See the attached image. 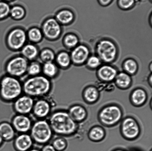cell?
Wrapping results in <instances>:
<instances>
[{
	"instance_id": "6da1fadb",
	"label": "cell",
	"mask_w": 152,
	"mask_h": 151,
	"mask_svg": "<svg viewBox=\"0 0 152 151\" xmlns=\"http://www.w3.org/2000/svg\"><path fill=\"white\" fill-rule=\"evenodd\" d=\"M48 121L53 134L58 136L72 137L78 131L79 124L71 117L67 111H55L50 114Z\"/></svg>"
},
{
	"instance_id": "7a4b0ae2",
	"label": "cell",
	"mask_w": 152,
	"mask_h": 151,
	"mask_svg": "<svg viewBox=\"0 0 152 151\" xmlns=\"http://www.w3.org/2000/svg\"><path fill=\"white\" fill-rule=\"evenodd\" d=\"M22 85L23 94L34 99L47 97L53 87L50 79L41 75L30 77L22 83Z\"/></svg>"
},
{
	"instance_id": "3957f363",
	"label": "cell",
	"mask_w": 152,
	"mask_h": 151,
	"mask_svg": "<svg viewBox=\"0 0 152 151\" xmlns=\"http://www.w3.org/2000/svg\"><path fill=\"white\" fill-rule=\"evenodd\" d=\"M23 94V85L19 78L8 75L0 79V99L6 103H13Z\"/></svg>"
},
{
	"instance_id": "277c9868",
	"label": "cell",
	"mask_w": 152,
	"mask_h": 151,
	"mask_svg": "<svg viewBox=\"0 0 152 151\" xmlns=\"http://www.w3.org/2000/svg\"><path fill=\"white\" fill-rule=\"evenodd\" d=\"M123 116V109L120 105L110 103L104 106L98 111L97 119L103 126L110 128L120 124Z\"/></svg>"
},
{
	"instance_id": "5b68a950",
	"label": "cell",
	"mask_w": 152,
	"mask_h": 151,
	"mask_svg": "<svg viewBox=\"0 0 152 151\" xmlns=\"http://www.w3.org/2000/svg\"><path fill=\"white\" fill-rule=\"evenodd\" d=\"M29 134L34 144L42 146L50 143L54 134L47 119L37 120L33 122Z\"/></svg>"
},
{
	"instance_id": "8992f818",
	"label": "cell",
	"mask_w": 152,
	"mask_h": 151,
	"mask_svg": "<svg viewBox=\"0 0 152 151\" xmlns=\"http://www.w3.org/2000/svg\"><path fill=\"white\" fill-rule=\"evenodd\" d=\"M120 131L122 137L129 141H134L140 137L142 130L137 120L133 116L123 118L120 123Z\"/></svg>"
},
{
	"instance_id": "52a82bcc",
	"label": "cell",
	"mask_w": 152,
	"mask_h": 151,
	"mask_svg": "<svg viewBox=\"0 0 152 151\" xmlns=\"http://www.w3.org/2000/svg\"><path fill=\"white\" fill-rule=\"evenodd\" d=\"M96 56L101 61L109 64L117 59L118 49L116 44L111 40L104 38L97 43L95 47Z\"/></svg>"
},
{
	"instance_id": "ba28073f",
	"label": "cell",
	"mask_w": 152,
	"mask_h": 151,
	"mask_svg": "<svg viewBox=\"0 0 152 151\" xmlns=\"http://www.w3.org/2000/svg\"><path fill=\"white\" fill-rule=\"evenodd\" d=\"M29 65L28 60L22 56H16L10 59L6 65L7 75L19 78L27 73Z\"/></svg>"
},
{
	"instance_id": "9c48e42d",
	"label": "cell",
	"mask_w": 152,
	"mask_h": 151,
	"mask_svg": "<svg viewBox=\"0 0 152 151\" xmlns=\"http://www.w3.org/2000/svg\"><path fill=\"white\" fill-rule=\"evenodd\" d=\"M27 39V34L23 29L15 28L10 31L7 35V43L12 50H20L25 45Z\"/></svg>"
},
{
	"instance_id": "30bf717a",
	"label": "cell",
	"mask_w": 152,
	"mask_h": 151,
	"mask_svg": "<svg viewBox=\"0 0 152 151\" xmlns=\"http://www.w3.org/2000/svg\"><path fill=\"white\" fill-rule=\"evenodd\" d=\"M52 103L45 98L37 99L31 113L37 120L46 119L52 113Z\"/></svg>"
},
{
	"instance_id": "8fae6325",
	"label": "cell",
	"mask_w": 152,
	"mask_h": 151,
	"mask_svg": "<svg viewBox=\"0 0 152 151\" xmlns=\"http://www.w3.org/2000/svg\"><path fill=\"white\" fill-rule=\"evenodd\" d=\"M35 99L23 94L13 102V111L17 114L29 115L32 113Z\"/></svg>"
},
{
	"instance_id": "7c38bea8",
	"label": "cell",
	"mask_w": 152,
	"mask_h": 151,
	"mask_svg": "<svg viewBox=\"0 0 152 151\" xmlns=\"http://www.w3.org/2000/svg\"><path fill=\"white\" fill-rule=\"evenodd\" d=\"M41 30L43 35L48 39L54 40L60 36L62 29L60 24L56 18L50 17L45 21Z\"/></svg>"
},
{
	"instance_id": "4fadbf2b",
	"label": "cell",
	"mask_w": 152,
	"mask_h": 151,
	"mask_svg": "<svg viewBox=\"0 0 152 151\" xmlns=\"http://www.w3.org/2000/svg\"><path fill=\"white\" fill-rule=\"evenodd\" d=\"M33 123L29 115L16 114L12 118L11 124L16 133L21 134L29 133Z\"/></svg>"
},
{
	"instance_id": "5bb4252c",
	"label": "cell",
	"mask_w": 152,
	"mask_h": 151,
	"mask_svg": "<svg viewBox=\"0 0 152 151\" xmlns=\"http://www.w3.org/2000/svg\"><path fill=\"white\" fill-rule=\"evenodd\" d=\"M90 51L88 47L84 44H78L73 48L70 56L71 61L74 64L80 66L86 63L90 56Z\"/></svg>"
},
{
	"instance_id": "9a60e30c",
	"label": "cell",
	"mask_w": 152,
	"mask_h": 151,
	"mask_svg": "<svg viewBox=\"0 0 152 151\" xmlns=\"http://www.w3.org/2000/svg\"><path fill=\"white\" fill-rule=\"evenodd\" d=\"M118 72L116 68L110 65L101 66L97 71V77L101 82L107 83L114 82Z\"/></svg>"
},
{
	"instance_id": "2e32d148",
	"label": "cell",
	"mask_w": 152,
	"mask_h": 151,
	"mask_svg": "<svg viewBox=\"0 0 152 151\" xmlns=\"http://www.w3.org/2000/svg\"><path fill=\"white\" fill-rule=\"evenodd\" d=\"M148 92L142 87H137L132 90L129 95V100L134 107L140 108L144 106L148 100Z\"/></svg>"
},
{
	"instance_id": "e0dca14e",
	"label": "cell",
	"mask_w": 152,
	"mask_h": 151,
	"mask_svg": "<svg viewBox=\"0 0 152 151\" xmlns=\"http://www.w3.org/2000/svg\"><path fill=\"white\" fill-rule=\"evenodd\" d=\"M13 146L16 151H28L34 144L29 133L19 134L13 140Z\"/></svg>"
},
{
	"instance_id": "ac0fdd59",
	"label": "cell",
	"mask_w": 152,
	"mask_h": 151,
	"mask_svg": "<svg viewBox=\"0 0 152 151\" xmlns=\"http://www.w3.org/2000/svg\"><path fill=\"white\" fill-rule=\"evenodd\" d=\"M67 111L71 117L78 124L84 122L88 118L87 110L81 104L76 103L72 105Z\"/></svg>"
},
{
	"instance_id": "d6986e66",
	"label": "cell",
	"mask_w": 152,
	"mask_h": 151,
	"mask_svg": "<svg viewBox=\"0 0 152 151\" xmlns=\"http://www.w3.org/2000/svg\"><path fill=\"white\" fill-rule=\"evenodd\" d=\"M100 96V92L95 85L87 86L83 89L82 92L83 101L88 105H94L97 103Z\"/></svg>"
},
{
	"instance_id": "ffe728a7",
	"label": "cell",
	"mask_w": 152,
	"mask_h": 151,
	"mask_svg": "<svg viewBox=\"0 0 152 151\" xmlns=\"http://www.w3.org/2000/svg\"><path fill=\"white\" fill-rule=\"evenodd\" d=\"M114 82L116 87L119 89L126 90L132 86V79L130 75L123 72H118Z\"/></svg>"
},
{
	"instance_id": "44dd1931",
	"label": "cell",
	"mask_w": 152,
	"mask_h": 151,
	"mask_svg": "<svg viewBox=\"0 0 152 151\" xmlns=\"http://www.w3.org/2000/svg\"><path fill=\"white\" fill-rule=\"evenodd\" d=\"M16 133L11 123L7 121L0 123V136L4 142L13 140L16 137Z\"/></svg>"
},
{
	"instance_id": "7402d4cb",
	"label": "cell",
	"mask_w": 152,
	"mask_h": 151,
	"mask_svg": "<svg viewBox=\"0 0 152 151\" xmlns=\"http://www.w3.org/2000/svg\"><path fill=\"white\" fill-rule=\"evenodd\" d=\"M88 138L93 142H100L105 139L106 131L101 126L95 125L89 129L87 134Z\"/></svg>"
},
{
	"instance_id": "603a6c76",
	"label": "cell",
	"mask_w": 152,
	"mask_h": 151,
	"mask_svg": "<svg viewBox=\"0 0 152 151\" xmlns=\"http://www.w3.org/2000/svg\"><path fill=\"white\" fill-rule=\"evenodd\" d=\"M74 17L72 11L68 9H64L58 12L55 18L61 25H66L72 23Z\"/></svg>"
},
{
	"instance_id": "cb8c5ba5",
	"label": "cell",
	"mask_w": 152,
	"mask_h": 151,
	"mask_svg": "<svg viewBox=\"0 0 152 151\" xmlns=\"http://www.w3.org/2000/svg\"><path fill=\"white\" fill-rule=\"evenodd\" d=\"M58 71V68L53 62L44 63L42 69L43 75L50 79L57 76Z\"/></svg>"
},
{
	"instance_id": "d4e9b609",
	"label": "cell",
	"mask_w": 152,
	"mask_h": 151,
	"mask_svg": "<svg viewBox=\"0 0 152 151\" xmlns=\"http://www.w3.org/2000/svg\"><path fill=\"white\" fill-rule=\"evenodd\" d=\"M22 56L28 60H33L36 58L39 52L36 46L32 44L25 45L21 50Z\"/></svg>"
},
{
	"instance_id": "484cf974",
	"label": "cell",
	"mask_w": 152,
	"mask_h": 151,
	"mask_svg": "<svg viewBox=\"0 0 152 151\" xmlns=\"http://www.w3.org/2000/svg\"><path fill=\"white\" fill-rule=\"evenodd\" d=\"M57 64L63 69L69 67L72 63L70 54L65 51L59 53L56 57Z\"/></svg>"
},
{
	"instance_id": "4316f807",
	"label": "cell",
	"mask_w": 152,
	"mask_h": 151,
	"mask_svg": "<svg viewBox=\"0 0 152 151\" xmlns=\"http://www.w3.org/2000/svg\"><path fill=\"white\" fill-rule=\"evenodd\" d=\"M124 72L132 75H134L137 72L138 65L136 61L132 59H126L123 65Z\"/></svg>"
},
{
	"instance_id": "83f0119b",
	"label": "cell",
	"mask_w": 152,
	"mask_h": 151,
	"mask_svg": "<svg viewBox=\"0 0 152 151\" xmlns=\"http://www.w3.org/2000/svg\"><path fill=\"white\" fill-rule=\"evenodd\" d=\"M56 151H64L67 148L68 142L65 137L58 136L51 140L50 143Z\"/></svg>"
},
{
	"instance_id": "f1b7e54d",
	"label": "cell",
	"mask_w": 152,
	"mask_h": 151,
	"mask_svg": "<svg viewBox=\"0 0 152 151\" xmlns=\"http://www.w3.org/2000/svg\"><path fill=\"white\" fill-rule=\"evenodd\" d=\"M26 34L28 39L34 43L39 42L42 39L43 36L42 31L37 27L31 28Z\"/></svg>"
},
{
	"instance_id": "f546056e",
	"label": "cell",
	"mask_w": 152,
	"mask_h": 151,
	"mask_svg": "<svg viewBox=\"0 0 152 151\" xmlns=\"http://www.w3.org/2000/svg\"><path fill=\"white\" fill-rule=\"evenodd\" d=\"M25 13V9L19 5H16L10 8V15L13 19L20 20L24 17Z\"/></svg>"
},
{
	"instance_id": "4dcf8cb0",
	"label": "cell",
	"mask_w": 152,
	"mask_h": 151,
	"mask_svg": "<svg viewBox=\"0 0 152 151\" xmlns=\"http://www.w3.org/2000/svg\"><path fill=\"white\" fill-rule=\"evenodd\" d=\"M79 40L78 37L75 34L70 33L65 35L64 43L66 47L74 48L78 45Z\"/></svg>"
},
{
	"instance_id": "1f68e13d",
	"label": "cell",
	"mask_w": 152,
	"mask_h": 151,
	"mask_svg": "<svg viewBox=\"0 0 152 151\" xmlns=\"http://www.w3.org/2000/svg\"><path fill=\"white\" fill-rule=\"evenodd\" d=\"M42 69V67L39 63L33 61L30 64L28 65L27 73L30 77L37 76L39 75L41 73Z\"/></svg>"
},
{
	"instance_id": "d6a6232c",
	"label": "cell",
	"mask_w": 152,
	"mask_h": 151,
	"mask_svg": "<svg viewBox=\"0 0 152 151\" xmlns=\"http://www.w3.org/2000/svg\"><path fill=\"white\" fill-rule=\"evenodd\" d=\"M40 57L44 63L53 62L56 57L54 52L48 48L43 50L40 53Z\"/></svg>"
},
{
	"instance_id": "836d02e7",
	"label": "cell",
	"mask_w": 152,
	"mask_h": 151,
	"mask_svg": "<svg viewBox=\"0 0 152 151\" xmlns=\"http://www.w3.org/2000/svg\"><path fill=\"white\" fill-rule=\"evenodd\" d=\"M87 67L91 69H98L101 66L102 61L96 55L89 56L86 62Z\"/></svg>"
},
{
	"instance_id": "e575fe53",
	"label": "cell",
	"mask_w": 152,
	"mask_h": 151,
	"mask_svg": "<svg viewBox=\"0 0 152 151\" xmlns=\"http://www.w3.org/2000/svg\"><path fill=\"white\" fill-rule=\"evenodd\" d=\"M10 8L8 2L2 0L0 1V20L5 18L10 15Z\"/></svg>"
},
{
	"instance_id": "d590c367",
	"label": "cell",
	"mask_w": 152,
	"mask_h": 151,
	"mask_svg": "<svg viewBox=\"0 0 152 151\" xmlns=\"http://www.w3.org/2000/svg\"><path fill=\"white\" fill-rule=\"evenodd\" d=\"M136 0H118V4L123 10H129L134 6Z\"/></svg>"
},
{
	"instance_id": "8d00e7d4",
	"label": "cell",
	"mask_w": 152,
	"mask_h": 151,
	"mask_svg": "<svg viewBox=\"0 0 152 151\" xmlns=\"http://www.w3.org/2000/svg\"><path fill=\"white\" fill-rule=\"evenodd\" d=\"M40 151H56L52 145L50 143L42 146Z\"/></svg>"
},
{
	"instance_id": "74e56055",
	"label": "cell",
	"mask_w": 152,
	"mask_h": 151,
	"mask_svg": "<svg viewBox=\"0 0 152 151\" xmlns=\"http://www.w3.org/2000/svg\"><path fill=\"white\" fill-rule=\"evenodd\" d=\"M98 2L101 5L105 7L108 6L113 2V0H98Z\"/></svg>"
},
{
	"instance_id": "f35d334b",
	"label": "cell",
	"mask_w": 152,
	"mask_h": 151,
	"mask_svg": "<svg viewBox=\"0 0 152 151\" xmlns=\"http://www.w3.org/2000/svg\"><path fill=\"white\" fill-rule=\"evenodd\" d=\"M148 82L150 86L152 88V74H151L149 76L148 79Z\"/></svg>"
},
{
	"instance_id": "ab89813d",
	"label": "cell",
	"mask_w": 152,
	"mask_h": 151,
	"mask_svg": "<svg viewBox=\"0 0 152 151\" xmlns=\"http://www.w3.org/2000/svg\"><path fill=\"white\" fill-rule=\"evenodd\" d=\"M112 151H127L125 149L121 148H116L114 149Z\"/></svg>"
},
{
	"instance_id": "60d3db41",
	"label": "cell",
	"mask_w": 152,
	"mask_h": 151,
	"mask_svg": "<svg viewBox=\"0 0 152 151\" xmlns=\"http://www.w3.org/2000/svg\"><path fill=\"white\" fill-rule=\"evenodd\" d=\"M4 142V140H3V139L1 138V136H0V147L2 146Z\"/></svg>"
},
{
	"instance_id": "b9f144b4",
	"label": "cell",
	"mask_w": 152,
	"mask_h": 151,
	"mask_svg": "<svg viewBox=\"0 0 152 151\" xmlns=\"http://www.w3.org/2000/svg\"><path fill=\"white\" fill-rule=\"evenodd\" d=\"M28 151H40V150L36 148L33 147L32 149Z\"/></svg>"
},
{
	"instance_id": "7bdbcfd3",
	"label": "cell",
	"mask_w": 152,
	"mask_h": 151,
	"mask_svg": "<svg viewBox=\"0 0 152 151\" xmlns=\"http://www.w3.org/2000/svg\"><path fill=\"white\" fill-rule=\"evenodd\" d=\"M150 108H151V110L152 107V98H151V100H150Z\"/></svg>"
},
{
	"instance_id": "ee69618b",
	"label": "cell",
	"mask_w": 152,
	"mask_h": 151,
	"mask_svg": "<svg viewBox=\"0 0 152 151\" xmlns=\"http://www.w3.org/2000/svg\"><path fill=\"white\" fill-rule=\"evenodd\" d=\"M130 151H141V150H139V149H132V150H131Z\"/></svg>"
},
{
	"instance_id": "f6af8a7d",
	"label": "cell",
	"mask_w": 152,
	"mask_h": 151,
	"mask_svg": "<svg viewBox=\"0 0 152 151\" xmlns=\"http://www.w3.org/2000/svg\"><path fill=\"white\" fill-rule=\"evenodd\" d=\"M2 1H6V2H10V1H14V0H2Z\"/></svg>"
},
{
	"instance_id": "bcb514c9",
	"label": "cell",
	"mask_w": 152,
	"mask_h": 151,
	"mask_svg": "<svg viewBox=\"0 0 152 151\" xmlns=\"http://www.w3.org/2000/svg\"><path fill=\"white\" fill-rule=\"evenodd\" d=\"M150 151H152V149H151Z\"/></svg>"
}]
</instances>
